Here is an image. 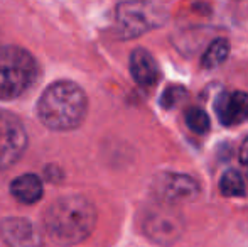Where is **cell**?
<instances>
[{
	"label": "cell",
	"mask_w": 248,
	"mask_h": 247,
	"mask_svg": "<svg viewBox=\"0 0 248 247\" xmlns=\"http://www.w3.org/2000/svg\"><path fill=\"white\" fill-rule=\"evenodd\" d=\"M96 208L81 195H66L51 205L44 214V231L56 246H75L93 232Z\"/></svg>",
	"instance_id": "1"
},
{
	"label": "cell",
	"mask_w": 248,
	"mask_h": 247,
	"mask_svg": "<svg viewBox=\"0 0 248 247\" xmlns=\"http://www.w3.org/2000/svg\"><path fill=\"white\" fill-rule=\"evenodd\" d=\"M36 109L46 127L52 131H73L85 119L88 100L81 86L68 80H59L44 90Z\"/></svg>",
	"instance_id": "2"
},
{
	"label": "cell",
	"mask_w": 248,
	"mask_h": 247,
	"mask_svg": "<svg viewBox=\"0 0 248 247\" xmlns=\"http://www.w3.org/2000/svg\"><path fill=\"white\" fill-rule=\"evenodd\" d=\"M39 68L29 51L19 46H0V102L16 100L32 88Z\"/></svg>",
	"instance_id": "3"
},
{
	"label": "cell",
	"mask_w": 248,
	"mask_h": 247,
	"mask_svg": "<svg viewBox=\"0 0 248 247\" xmlns=\"http://www.w3.org/2000/svg\"><path fill=\"white\" fill-rule=\"evenodd\" d=\"M167 20V9L160 3L124 2L117 5V26L124 37H135L157 29Z\"/></svg>",
	"instance_id": "4"
},
{
	"label": "cell",
	"mask_w": 248,
	"mask_h": 247,
	"mask_svg": "<svg viewBox=\"0 0 248 247\" xmlns=\"http://www.w3.org/2000/svg\"><path fill=\"white\" fill-rule=\"evenodd\" d=\"M144 232L150 241L160 246H172L184 231L183 215L172 208V205H159L150 208L144 217Z\"/></svg>",
	"instance_id": "5"
},
{
	"label": "cell",
	"mask_w": 248,
	"mask_h": 247,
	"mask_svg": "<svg viewBox=\"0 0 248 247\" xmlns=\"http://www.w3.org/2000/svg\"><path fill=\"white\" fill-rule=\"evenodd\" d=\"M27 134L16 115L0 110V171L14 166L24 154Z\"/></svg>",
	"instance_id": "6"
},
{
	"label": "cell",
	"mask_w": 248,
	"mask_h": 247,
	"mask_svg": "<svg viewBox=\"0 0 248 247\" xmlns=\"http://www.w3.org/2000/svg\"><path fill=\"white\" fill-rule=\"evenodd\" d=\"M154 193L162 203L174 205L198 197L199 186L191 176L179 173H164L154 183Z\"/></svg>",
	"instance_id": "7"
},
{
	"label": "cell",
	"mask_w": 248,
	"mask_h": 247,
	"mask_svg": "<svg viewBox=\"0 0 248 247\" xmlns=\"http://www.w3.org/2000/svg\"><path fill=\"white\" fill-rule=\"evenodd\" d=\"M0 235L9 247H43V234L26 217H7L0 222Z\"/></svg>",
	"instance_id": "8"
},
{
	"label": "cell",
	"mask_w": 248,
	"mask_h": 247,
	"mask_svg": "<svg viewBox=\"0 0 248 247\" xmlns=\"http://www.w3.org/2000/svg\"><path fill=\"white\" fill-rule=\"evenodd\" d=\"M216 115L225 125H238L248 119V93L230 92L216 100Z\"/></svg>",
	"instance_id": "9"
},
{
	"label": "cell",
	"mask_w": 248,
	"mask_h": 247,
	"mask_svg": "<svg viewBox=\"0 0 248 247\" xmlns=\"http://www.w3.org/2000/svg\"><path fill=\"white\" fill-rule=\"evenodd\" d=\"M130 73L135 82L142 86L155 85L160 78V69H159V65H157L155 58H154L147 49H142V48L132 51Z\"/></svg>",
	"instance_id": "10"
},
{
	"label": "cell",
	"mask_w": 248,
	"mask_h": 247,
	"mask_svg": "<svg viewBox=\"0 0 248 247\" xmlns=\"http://www.w3.org/2000/svg\"><path fill=\"white\" fill-rule=\"evenodd\" d=\"M43 181L37 175L27 173L10 183V193L14 198L26 205H32L43 198Z\"/></svg>",
	"instance_id": "11"
},
{
	"label": "cell",
	"mask_w": 248,
	"mask_h": 247,
	"mask_svg": "<svg viewBox=\"0 0 248 247\" xmlns=\"http://www.w3.org/2000/svg\"><path fill=\"white\" fill-rule=\"evenodd\" d=\"M219 191L225 197H245V180L236 169H228V171L223 173L221 180H219Z\"/></svg>",
	"instance_id": "12"
},
{
	"label": "cell",
	"mask_w": 248,
	"mask_h": 247,
	"mask_svg": "<svg viewBox=\"0 0 248 247\" xmlns=\"http://www.w3.org/2000/svg\"><path fill=\"white\" fill-rule=\"evenodd\" d=\"M230 54V43L226 39H216L209 44L206 53L202 54V66L208 69H215L216 66L223 65Z\"/></svg>",
	"instance_id": "13"
},
{
	"label": "cell",
	"mask_w": 248,
	"mask_h": 247,
	"mask_svg": "<svg viewBox=\"0 0 248 247\" xmlns=\"http://www.w3.org/2000/svg\"><path fill=\"white\" fill-rule=\"evenodd\" d=\"M186 124H187V127L193 132H196V134H206V132L209 131L208 114H206L204 110L198 109V107L189 109L186 112Z\"/></svg>",
	"instance_id": "14"
},
{
	"label": "cell",
	"mask_w": 248,
	"mask_h": 247,
	"mask_svg": "<svg viewBox=\"0 0 248 247\" xmlns=\"http://www.w3.org/2000/svg\"><path fill=\"white\" fill-rule=\"evenodd\" d=\"M183 95H184V90L181 88V86H169V88L162 93V97H160V105H162L164 109H172V107L183 99Z\"/></svg>",
	"instance_id": "15"
},
{
	"label": "cell",
	"mask_w": 248,
	"mask_h": 247,
	"mask_svg": "<svg viewBox=\"0 0 248 247\" xmlns=\"http://www.w3.org/2000/svg\"><path fill=\"white\" fill-rule=\"evenodd\" d=\"M240 161H242L243 168L247 169V175H248V139L242 144V149H240Z\"/></svg>",
	"instance_id": "16"
}]
</instances>
